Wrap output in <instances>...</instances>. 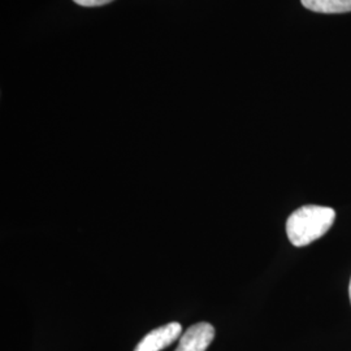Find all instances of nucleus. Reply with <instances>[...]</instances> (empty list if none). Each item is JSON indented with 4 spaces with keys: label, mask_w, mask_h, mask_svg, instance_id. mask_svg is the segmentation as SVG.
<instances>
[{
    "label": "nucleus",
    "mask_w": 351,
    "mask_h": 351,
    "mask_svg": "<svg viewBox=\"0 0 351 351\" xmlns=\"http://www.w3.org/2000/svg\"><path fill=\"white\" fill-rule=\"evenodd\" d=\"M336 213L330 207L307 204L295 210L287 221V234L294 246L303 247L323 237L332 228Z\"/></svg>",
    "instance_id": "1"
},
{
    "label": "nucleus",
    "mask_w": 351,
    "mask_h": 351,
    "mask_svg": "<svg viewBox=\"0 0 351 351\" xmlns=\"http://www.w3.org/2000/svg\"><path fill=\"white\" fill-rule=\"evenodd\" d=\"M181 333H182V326L180 323L177 322L168 323L147 333L139 341L134 351H162L169 345H172L176 339L181 336Z\"/></svg>",
    "instance_id": "2"
},
{
    "label": "nucleus",
    "mask_w": 351,
    "mask_h": 351,
    "mask_svg": "<svg viewBox=\"0 0 351 351\" xmlns=\"http://www.w3.org/2000/svg\"><path fill=\"white\" fill-rule=\"evenodd\" d=\"M215 339V328L210 323H197L181 336L175 351H206Z\"/></svg>",
    "instance_id": "3"
},
{
    "label": "nucleus",
    "mask_w": 351,
    "mask_h": 351,
    "mask_svg": "<svg viewBox=\"0 0 351 351\" xmlns=\"http://www.w3.org/2000/svg\"><path fill=\"white\" fill-rule=\"evenodd\" d=\"M304 8L317 13L351 12V0H301Z\"/></svg>",
    "instance_id": "4"
},
{
    "label": "nucleus",
    "mask_w": 351,
    "mask_h": 351,
    "mask_svg": "<svg viewBox=\"0 0 351 351\" xmlns=\"http://www.w3.org/2000/svg\"><path fill=\"white\" fill-rule=\"evenodd\" d=\"M349 297H350V302H351V280H350V285H349Z\"/></svg>",
    "instance_id": "6"
},
{
    "label": "nucleus",
    "mask_w": 351,
    "mask_h": 351,
    "mask_svg": "<svg viewBox=\"0 0 351 351\" xmlns=\"http://www.w3.org/2000/svg\"><path fill=\"white\" fill-rule=\"evenodd\" d=\"M73 1L82 7H99V5L108 4L113 0H73Z\"/></svg>",
    "instance_id": "5"
}]
</instances>
